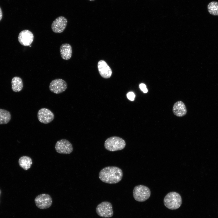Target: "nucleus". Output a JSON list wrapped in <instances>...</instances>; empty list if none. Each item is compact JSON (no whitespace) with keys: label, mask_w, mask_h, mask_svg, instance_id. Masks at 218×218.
Returning <instances> with one entry per match:
<instances>
[{"label":"nucleus","mask_w":218,"mask_h":218,"mask_svg":"<svg viewBox=\"0 0 218 218\" xmlns=\"http://www.w3.org/2000/svg\"><path fill=\"white\" fill-rule=\"evenodd\" d=\"M123 173L122 170L115 166H108L103 168L100 171L99 177L103 182L109 184H115L122 179Z\"/></svg>","instance_id":"1"},{"label":"nucleus","mask_w":218,"mask_h":218,"mask_svg":"<svg viewBox=\"0 0 218 218\" xmlns=\"http://www.w3.org/2000/svg\"><path fill=\"white\" fill-rule=\"evenodd\" d=\"M164 204L167 208L172 210H176L181 206L182 200L180 195L175 192L167 193L164 200Z\"/></svg>","instance_id":"2"},{"label":"nucleus","mask_w":218,"mask_h":218,"mask_svg":"<svg viewBox=\"0 0 218 218\" xmlns=\"http://www.w3.org/2000/svg\"><path fill=\"white\" fill-rule=\"evenodd\" d=\"M126 145V142L124 140L116 136L108 138L104 144L105 148L111 151L121 150L124 148Z\"/></svg>","instance_id":"3"},{"label":"nucleus","mask_w":218,"mask_h":218,"mask_svg":"<svg viewBox=\"0 0 218 218\" xmlns=\"http://www.w3.org/2000/svg\"><path fill=\"white\" fill-rule=\"evenodd\" d=\"M151 192L149 188L143 185L136 186L133 190V196L136 201L144 202L147 200L150 196Z\"/></svg>","instance_id":"4"},{"label":"nucleus","mask_w":218,"mask_h":218,"mask_svg":"<svg viewBox=\"0 0 218 218\" xmlns=\"http://www.w3.org/2000/svg\"><path fill=\"white\" fill-rule=\"evenodd\" d=\"M96 211L98 216L104 218L111 217L113 214L112 205L108 201H103L98 204Z\"/></svg>","instance_id":"5"},{"label":"nucleus","mask_w":218,"mask_h":218,"mask_svg":"<svg viewBox=\"0 0 218 218\" xmlns=\"http://www.w3.org/2000/svg\"><path fill=\"white\" fill-rule=\"evenodd\" d=\"M34 201L36 206L41 209L48 208L51 206L52 203L51 196L45 193L38 195L35 198Z\"/></svg>","instance_id":"6"},{"label":"nucleus","mask_w":218,"mask_h":218,"mask_svg":"<svg viewBox=\"0 0 218 218\" xmlns=\"http://www.w3.org/2000/svg\"><path fill=\"white\" fill-rule=\"evenodd\" d=\"M55 148L56 152L60 154H69L73 150L71 144L65 139L58 141L56 143Z\"/></svg>","instance_id":"7"},{"label":"nucleus","mask_w":218,"mask_h":218,"mask_svg":"<svg viewBox=\"0 0 218 218\" xmlns=\"http://www.w3.org/2000/svg\"><path fill=\"white\" fill-rule=\"evenodd\" d=\"M67 84L64 80L60 78L53 80L50 83L49 89L50 91L56 94L61 93L67 88Z\"/></svg>","instance_id":"8"},{"label":"nucleus","mask_w":218,"mask_h":218,"mask_svg":"<svg viewBox=\"0 0 218 218\" xmlns=\"http://www.w3.org/2000/svg\"><path fill=\"white\" fill-rule=\"evenodd\" d=\"M67 23V20L64 17L59 16L53 21L51 25V29L54 33H61L65 29Z\"/></svg>","instance_id":"9"},{"label":"nucleus","mask_w":218,"mask_h":218,"mask_svg":"<svg viewBox=\"0 0 218 218\" xmlns=\"http://www.w3.org/2000/svg\"><path fill=\"white\" fill-rule=\"evenodd\" d=\"M37 117L39 121L44 124L51 122L54 118L53 113L48 109L43 108L40 109L38 111Z\"/></svg>","instance_id":"10"},{"label":"nucleus","mask_w":218,"mask_h":218,"mask_svg":"<svg viewBox=\"0 0 218 218\" xmlns=\"http://www.w3.org/2000/svg\"><path fill=\"white\" fill-rule=\"evenodd\" d=\"M34 38L32 33L28 30L21 31L18 36V40L19 43L24 46H29L32 43Z\"/></svg>","instance_id":"11"},{"label":"nucleus","mask_w":218,"mask_h":218,"mask_svg":"<svg viewBox=\"0 0 218 218\" xmlns=\"http://www.w3.org/2000/svg\"><path fill=\"white\" fill-rule=\"evenodd\" d=\"M97 67L99 73L103 78H108L111 77L112 70L105 61L102 60L99 61Z\"/></svg>","instance_id":"12"},{"label":"nucleus","mask_w":218,"mask_h":218,"mask_svg":"<svg viewBox=\"0 0 218 218\" xmlns=\"http://www.w3.org/2000/svg\"><path fill=\"white\" fill-rule=\"evenodd\" d=\"M173 112L176 116L182 117L187 114V110L184 103L181 101L176 102L174 104L173 107Z\"/></svg>","instance_id":"13"},{"label":"nucleus","mask_w":218,"mask_h":218,"mask_svg":"<svg viewBox=\"0 0 218 218\" xmlns=\"http://www.w3.org/2000/svg\"><path fill=\"white\" fill-rule=\"evenodd\" d=\"M61 56L62 58L67 60L70 59L72 54V48L71 46L68 43L62 44L60 48Z\"/></svg>","instance_id":"14"},{"label":"nucleus","mask_w":218,"mask_h":218,"mask_svg":"<svg viewBox=\"0 0 218 218\" xmlns=\"http://www.w3.org/2000/svg\"><path fill=\"white\" fill-rule=\"evenodd\" d=\"M12 89L15 92H19L22 90L23 83L21 79L18 77L13 78L12 81Z\"/></svg>","instance_id":"15"},{"label":"nucleus","mask_w":218,"mask_h":218,"mask_svg":"<svg viewBox=\"0 0 218 218\" xmlns=\"http://www.w3.org/2000/svg\"><path fill=\"white\" fill-rule=\"evenodd\" d=\"M19 166L25 170L30 169L32 164V162L31 157L27 156H23L19 159Z\"/></svg>","instance_id":"16"},{"label":"nucleus","mask_w":218,"mask_h":218,"mask_svg":"<svg viewBox=\"0 0 218 218\" xmlns=\"http://www.w3.org/2000/svg\"><path fill=\"white\" fill-rule=\"evenodd\" d=\"M10 112L5 110L0 109V124L8 123L11 119Z\"/></svg>","instance_id":"17"},{"label":"nucleus","mask_w":218,"mask_h":218,"mask_svg":"<svg viewBox=\"0 0 218 218\" xmlns=\"http://www.w3.org/2000/svg\"><path fill=\"white\" fill-rule=\"evenodd\" d=\"M207 10L211 15H218V2L212 1L207 5Z\"/></svg>","instance_id":"18"},{"label":"nucleus","mask_w":218,"mask_h":218,"mask_svg":"<svg viewBox=\"0 0 218 218\" xmlns=\"http://www.w3.org/2000/svg\"><path fill=\"white\" fill-rule=\"evenodd\" d=\"M127 96L128 99L131 101H133L135 97V94L132 92H128L127 94Z\"/></svg>","instance_id":"19"},{"label":"nucleus","mask_w":218,"mask_h":218,"mask_svg":"<svg viewBox=\"0 0 218 218\" xmlns=\"http://www.w3.org/2000/svg\"><path fill=\"white\" fill-rule=\"evenodd\" d=\"M139 87L141 90L144 93H147L148 91L147 89L146 88V85L143 83L140 84Z\"/></svg>","instance_id":"20"},{"label":"nucleus","mask_w":218,"mask_h":218,"mask_svg":"<svg viewBox=\"0 0 218 218\" xmlns=\"http://www.w3.org/2000/svg\"><path fill=\"white\" fill-rule=\"evenodd\" d=\"M2 16V10L0 7V21L1 20Z\"/></svg>","instance_id":"21"},{"label":"nucleus","mask_w":218,"mask_h":218,"mask_svg":"<svg viewBox=\"0 0 218 218\" xmlns=\"http://www.w3.org/2000/svg\"><path fill=\"white\" fill-rule=\"evenodd\" d=\"M89 0V1H95V0Z\"/></svg>","instance_id":"22"}]
</instances>
